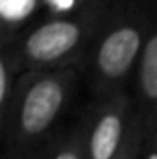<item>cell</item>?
I'll return each instance as SVG.
<instances>
[{
	"instance_id": "1",
	"label": "cell",
	"mask_w": 157,
	"mask_h": 159,
	"mask_svg": "<svg viewBox=\"0 0 157 159\" xmlns=\"http://www.w3.org/2000/svg\"><path fill=\"white\" fill-rule=\"evenodd\" d=\"M81 76V63L22 72L9 107L0 115L4 159L39 157L61 133L59 122Z\"/></svg>"
},
{
	"instance_id": "2",
	"label": "cell",
	"mask_w": 157,
	"mask_h": 159,
	"mask_svg": "<svg viewBox=\"0 0 157 159\" xmlns=\"http://www.w3.org/2000/svg\"><path fill=\"white\" fill-rule=\"evenodd\" d=\"M155 9V0H113L81 61V74L94 98L126 89L135 76Z\"/></svg>"
},
{
	"instance_id": "3",
	"label": "cell",
	"mask_w": 157,
	"mask_h": 159,
	"mask_svg": "<svg viewBox=\"0 0 157 159\" xmlns=\"http://www.w3.org/2000/svg\"><path fill=\"white\" fill-rule=\"evenodd\" d=\"M111 4L113 0H85L74 13L46 17L11 43L2 44V48L15 56L22 72L79 65Z\"/></svg>"
},
{
	"instance_id": "4",
	"label": "cell",
	"mask_w": 157,
	"mask_h": 159,
	"mask_svg": "<svg viewBox=\"0 0 157 159\" xmlns=\"http://www.w3.org/2000/svg\"><path fill=\"white\" fill-rule=\"evenodd\" d=\"M133 120L135 102L128 89L94 98L79 119L87 159L115 157L128 139Z\"/></svg>"
},
{
	"instance_id": "5",
	"label": "cell",
	"mask_w": 157,
	"mask_h": 159,
	"mask_svg": "<svg viewBox=\"0 0 157 159\" xmlns=\"http://www.w3.org/2000/svg\"><path fill=\"white\" fill-rule=\"evenodd\" d=\"M133 83L135 113L150 135L157 131V9L148 41L133 76Z\"/></svg>"
},
{
	"instance_id": "6",
	"label": "cell",
	"mask_w": 157,
	"mask_h": 159,
	"mask_svg": "<svg viewBox=\"0 0 157 159\" xmlns=\"http://www.w3.org/2000/svg\"><path fill=\"white\" fill-rule=\"evenodd\" d=\"M37 159H87L79 120L74 126L63 129Z\"/></svg>"
},
{
	"instance_id": "7",
	"label": "cell",
	"mask_w": 157,
	"mask_h": 159,
	"mask_svg": "<svg viewBox=\"0 0 157 159\" xmlns=\"http://www.w3.org/2000/svg\"><path fill=\"white\" fill-rule=\"evenodd\" d=\"M43 7V0H0V19H2V35L4 43L11 41V34H15L24 22L32 19V15Z\"/></svg>"
},
{
	"instance_id": "8",
	"label": "cell",
	"mask_w": 157,
	"mask_h": 159,
	"mask_svg": "<svg viewBox=\"0 0 157 159\" xmlns=\"http://www.w3.org/2000/svg\"><path fill=\"white\" fill-rule=\"evenodd\" d=\"M20 76H22V69H20L19 61L7 48H2V56H0V115L9 107Z\"/></svg>"
},
{
	"instance_id": "9",
	"label": "cell",
	"mask_w": 157,
	"mask_h": 159,
	"mask_svg": "<svg viewBox=\"0 0 157 159\" xmlns=\"http://www.w3.org/2000/svg\"><path fill=\"white\" fill-rule=\"evenodd\" d=\"M146 137H148V131H146V128L142 126L141 119L135 113V120H133V124L129 128L128 139L122 144L120 152L113 159H141L142 157L144 144H146Z\"/></svg>"
},
{
	"instance_id": "10",
	"label": "cell",
	"mask_w": 157,
	"mask_h": 159,
	"mask_svg": "<svg viewBox=\"0 0 157 159\" xmlns=\"http://www.w3.org/2000/svg\"><path fill=\"white\" fill-rule=\"evenodd\" d=\"M85 4V0H43V7L48 11V17H61L74 13Z\"/></svg>"
},
{
	"instance_id": "11",
	"label": "cell",
	"mask_w": 157,
	"mask_h": 159,
	"mask_svg": "<svg viewBox=\"0 0 157 159\" xmlns=\"http://www.w3.org/2000/svg\"><path fill=\"white\" fill-rule=\"evenodd\" d=\"M141 159H157V131L150 133L146 137V144H144Z\"/></svg>"
}]
</instances>
